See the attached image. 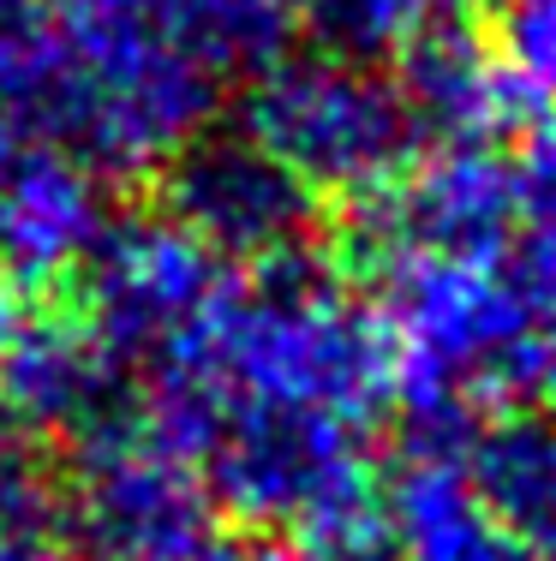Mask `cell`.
Returning <instances> with one entry per match:
<instances>
[{"label":"cell","mask_w":556,"mask_h":561,"mask_svg":"<svg viewBox=\"0 0 556 561\" xmlns=\"http://www.w3.org/2000/svg\"><path fill=\"white\" fill-rule=\"evenodd\" d=\"M156 365L216 382L228 407H282L365 431L395 407V341L348 287L336 251L299 245L228 280L204 323Z\"/></svg>","instance_id":"6da1fadb"},{"label":"cell","mask_w":556,"mask_h":561,"mask_svg":"<svg viewBox=\"0 0 556 561\" xmlns=\"http://www.w3.org/2000/svg\"><path fill=\"white\" fill-rule=\"evenodd\" d=\"M377 280L407 424L401 460H467L479 412L533 389V299L502 275V263L407 257Z\"/></svg>","instance_id":"7a4b0ae2"},{"label":"cell","mask_w":556,"mask_h":561,"mask_svg":"<svg viewBox=\"0 0 556 561\" xmlns=\"http://www.w3.org/2000/svg\"><path fill=\"white\" fill-rule=\"evenodd\" d=\"M240 131L324 204H360L419 162V131L395 78L341 55H287L240 96Z\"/></svg>","instance_id":"3957f363"},{"label":"cell","mask_w":556,"mask_h":561,"mask_svg":"<svg viewBox=\"0 0 556 561\" xmlns=\"http://www.w3.org/2000/svg\"><path fill=\"white\" fill-rule=\"evenodd\" d=\"M216 514L204 472L150 443L138 419L78 443L60 478V543L78 561H197Z\"/></svg>","instance_id":"277c9868"},{"label":"cell","mask_w":556,"mask_h":561,"mask_svg":"<svg viewBox=\"0 0 556 561\" xmlns=\"http://www.w3.org/2000/svg\"><path fill=\"white\" fill-rule=\"evenodd\" d=\"M521 233V168L497 150H436L377 197L348 204L336 263L348 275H383L407 257L502 263Z\"/></svg>","instance_id":"5b68a950"},{"label":"cell","mask_w":556,"mask_h":561,"mask_svg":"<svg viewBox=\"0 0 556 561\" xmlns=\"http://www.w3.org/2000/svg\"><path fill=\"white\" fill-rule=\"evenodd\" d=\"M72 287H78L72 299L78 317L109 341L114 358L156 365L222 299L228 263L209 257L174 216L138 209V216H109L97 251L72 275Z\"/></svg>","instance_id":"8992f818"},{"label":"cell","mask_w":556,"mask_h":561,"mask_svg":"<svg viewBox=\"0 0 556 561\" xmlns=\"http://www.w3.org/2000/svg\"><path fill=\"white\" fill-rule=\"evenodd\" d=\"M162 216H174L209 257L270 263L282 251L317 245V197L246 131H204L156 173Z\"/></svg>","instance_id":"52a82bcc"},{"label":"cell","mask_w":556,"mask_h":561,"mask_svg":"<svg viewBox=\"0 0 556 561\" xmlns=\"http://www.w3.org/2000/svg\"><path fill=\"white\" fill-rule=\"evenodd\" d=\"M360 466H371L360 431H348L336 419L282 412V407H228L197 472H204L222 514L263 531V526H294L311 502H324Z\"/></svg>","instance_id":"ba28073f"},{"label":"cell","mask_w":556,"mask_h":561,"mask_svg":"<svg viewBox=\"0 0 556 561\" xmlns=\"http://www.w3.org/2000/svg\"><path fill=\"white\" fill-rule=\"evenodd\" d=\"M102 227V173L0 114V275L12 287H72Z\"/></svg>","instance_id":"9c48e42d"},{"label":"cell","mask_w":556,"mask_h":561,"mask_svg":"<svg viewBox=\"0 0 556 561\" xmlns=\"http://www.w3.org/2000/svg\"><path fill=\"white\" fill-rule=\"evenodd\" d=\"M0 407L19 431L60 436L78 448L138 419V389H132V365L109 353V341L78 317V305H55L36 311L12 341L0 365Z\"/></svg>","instance_id":"30bf717a"},{"label":"cell","mask_w":556,"mask_h":561,"mask_svg":"<svg viewBox=\"0 0 556 561\" xmlns=\"http://www.w3.org/2000/svg\"><path fill=\"white\" fill-rule=\"evenodd\" d=\"M395 55H401L395 90H401L407 114H413L419 144H436V150H497L502 138L533 126L538 102L514 84V72L497 60V48L479 43L467 24H425Z\"/></svg>","instance_id":"8fae6325"},{"label":"cell","mask_w":556,"mask_h":561,"mask_svg":"<svg viewBox=\"0 0 556 561\" xmlns=\"http://www.w3.org/2000/svg\"><path fill=\"white\" fill-rule=\"evenodd\" d=\"M389 519L401 561H533L479 496L467 460H401Z\"/></svg>","instance_id":"7c38bea8"},{"label":"cell","mask_w":556,"mask_h":561,"mask_svg":"<svg viewBox=\"0 0 556 561\" xmlns=\"http://www.w3.org/2000/svg\"><path fill=\"white\" fill-rule=\"evenodd\" d=\"M467 472L514 543L556 561V419H497L479 431Z\"/></svg>","instance_id":"4fadbf2b"},{"label":"cell","mask_w":556,"mask_h":561,"mask_svg":"<svg viewBox=\"0 0 556 561\" xmlns=\"http://www.w3.org/2000/svg\"><path fill=\"white\" fill-rule=\"evenodd\" d=\"M156 19L185 60H197L216 84L258 78L287 60L294 0H156Z\"/></svg>","instance_id":"5bb4252c"},{"label":"cell","mask_w":556,"mask_h":561,"mask_svg":"<svg viewBox=\"0 0 556 561\" xmlns=\"http://www.w3.org/2000/svg\"><path fill=\"white\" fill-rule=\"evenodd\" d=\"M287 550L299 561H401L395 556V519H389V490L377 484V472L360 466L353 478H341L324 502H311L306 514L287 526Z\"/></svg>","instance_id":"9a60e30c"},{"label":"cell","mask_w":556,"mask_h":561,"mask_svg":"<svg viewBox=\"0 0 556 561\" xmlns=\"http://www.w3.org/2000/svg\"><path fill=\"white\" fill-rule=\"evenodd\" d=\"M491 48L533 102H556V0H491Z\"/></svg>","instance_id":"2e32d148"},{"label":"cell","mask_w":556,"mask_h":561,"mask_svg":"<svg viewBox=\"0 0 556 561\" xmlns=\"http://www.w3.org/2000/svg\"><path fill=\"white\" fill-rule=\"evenodd\" d=\"M197 561H299L287 543H270V538H258V531H246V538H216Z\"/></svg>","instance_id":"e0dca14e"},{"label":"cell","mask_w":556,"mask_h":561,"mask_svg":"<svg viewBox=\"0 0 556 561\" xmlns=\"http://www.w3.org/2000/svg\"><path fill=\"white\" fill-rule=\"evenodd\" d=\"M24 323H31V311H24V287H12V280L0 275V365H7L12 341L24 335Z\"/></svg>","instance_id":"ac0fdd59"},{"label":"cell","mask_w":556,"mask_h":561,"mask_svg":"<svg viewBox=\"0 0 556 561\" xmlns=\"http://www.w3.org/2000/svg\"><path fill=\"white\" fill-rule=\"evenodd\" d=\"M533 394L551 407V419H556V323L538 335V353H533Z\"/></svg>","instance_id":"d6986e66"},{"label":"cell","mask_w":556,"mask_h":561,"mask_svg":"<svg viewBox=\"0 0 556 561\" xmlns=\"http://www.w3.org/2000/svg\"><path fill=\"white\" fill-rule=\"evenodd\" d=\"M19 424H12V412L7 407H0V478H7L12 472V460H19Z\"/></svg>","instance_id":"ffe728a7"},{"label":"cell","mask_w":556,"mask_h":561,"mask_svg":"<svg viewBox=\"0 0 556 561\" xmlns=\"http://www.w3.org/2000/svg\"><path fill=\"white\" fill-rule=\"evenodd\" d=\"M12 7H19V0H0V31H7V19H12Z\"/></svg>","instance_id":"44dd1931"}]
</instances>
